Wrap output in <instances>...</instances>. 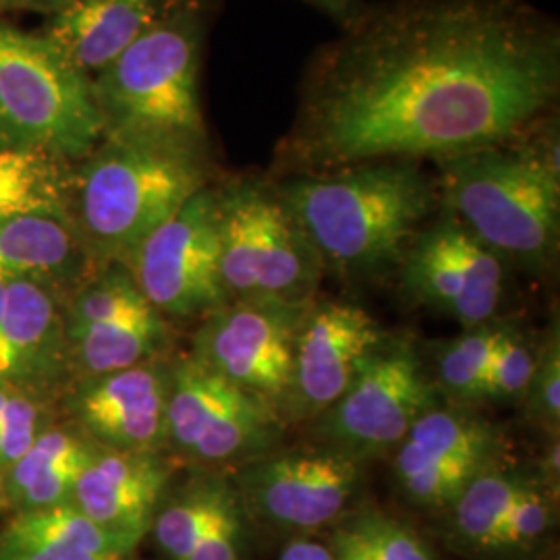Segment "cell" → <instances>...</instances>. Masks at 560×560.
<instances>
[{
    "label": "cell",
    "instance_id": "1",
    "mask_svg": "<svg viewBox=\"0 0 560 560\" xmlns=\"http://www.w3.org/2000/svg\"><path fill=\"white\" fill-rule=\"evenodd\" d=\"M559 85V34L517 0H397L322 52L287 152L326 171L444 161L515 138Z\"/></svg>",
    "mask_w": 560,
    "mask_h": 560
},
{
    "label": "cell",
    "instance_id": "2",
    "mask_svg": "<svg viewBox=\"0 0 560 560\" xmlns=\"http://www.w3.org/2000/svg\"><path fill=\"white\" fill-rule=\"evenodd\" d=\"M277 194L322 268L345 279H370L399 266L439 198L411 161L301 175L284 180Z\"/></svg>",
    "mask_w": 560,
    "mask_h": 560
},
{
    "label": "cell",
    "instance_id": "3",
    "mask_svg": "<svg viewBox=\"0 0 560 560\" xmlns=\"http://www.w3.org/2000/svg\"><path fill=\"white\" fill-rule=\"evenodd\" d=\"M206 179L203 143L104 136L69 180L67 214L94 266L125 264Z\"/></svg>",
    "mask_w": 560,
    "mask_h": 560
},
{
    "label": "cell",
    "instance_id": "4",
    "mask_svg": "<svg viewBox=\"0 0 560 560\" xmlns=\"http://www.w3.org/2000/svg\"><path fill=\"white\" fill-rule=\"evenodd\" d=\"M441 162L446 212L502 261L532 275L550 270L559 254L560 183L552 162L501 145Z\"/></svg>",
    "mask_w": 560,
    "mask_h": 560
},
{
    "label": "cell",
    "instance_id": "5",
    "mask_svg": "<svg viewBox=\"0 0 560 560\" xmlns=\"http://www.w3.org/2000/svg\"><path fill=\"white\" fill-rule=\"evenodd\" d=\"M198 71V21H156L92 81L104 136L203 143Z\"/></svg>",
    "mask_w": 560,
    "mask_h": 560
},
{
    "label": "cell",
    "instance_id": "6",
    "mask_svg": "<svg viewBox=\"0 0 560 560\" xmlns=\"http://www.w3.org/2000/svg\"><path fill=\"white\" fill-rule=\"evenodd\" d=\"M102 138L92 81L44 36L0 23V148L83 161Z\"/></svg>",
    "mask_w": 560,
    "mask_h": 560
},
{
    "label": "cell",
    "instance_id": "7",
    "mask_svg": "<svg viewBox=\"0 0 560 560\" xmlns=\"http://www.w3.org/2000/svg\"><path fill=\"white\" fill-rule=\"evenodd\" d=\"M217 201L229 301L312 305L324 268L279 194L258 179H235L217 189Z\"/></svg>",
    "mask_w": 560,
    "mask_h": 560
},
{
    "label": "cell",
    "instance_id": "8",
    "mask_svg": "<svg viewBox=\"0 0 560 560\" xmlns=\"http://www.w3.org/2000/svg\"><path fill=\"white\" fill-rule=\"evenodd\" d=\"M439 397L416 345L386 335L345 395L312 421V432L318 446L365 465L395 451Z\"/></svg>",
    "mask_w": 560,
    "mask_h": 560
},
{
    "label": "cell",
    "instance_id": "9",
    "mask_svg": "<svg viewBox=\"0 0 560 560\" xmlns=\"http://www.w3.org/2000/svg\"><path fill=\"white\" fill-rule=\"evenodd\" d=\"M282 428L270 405L196 358L173 361L164 451L177 459L208 471L241 467L275 451Z\"/></svg>",
    "mask_w": 560,
    "mask_h": 560
},
{
    "label": "cell",
    "instance_id": "10",
    "mask_svg": "<svg viewBox=\"0 0 560 560\" xmlns=\"http://www.w3.org/2000/svg\"><path fill=\"white\" fill-rule=\"evenodd\" d=\"M125 266L162 316L203 320L226 305L217 189L198 191L141 243Z\"/></svg>",
    "mask_w": 560,
    "mask_h": 560
},
{
    "label": "cell",
    "instance_id": "11",
    "mask_svg": "<svg viewBox=\"0 0 560 560\" xmlns=\"http://www.w3.org/2000/svg\"><path fill=\"white\" fill-rule=\"evenodd\" d=\"M501 425L469 405H436L411 425L395 448L393 476L416 509L446 513L463 490L504 460Z\"/></svg>",
    "mask_w": 560,
    "mask_h": 560
},
{
    "label": "cell",
    "instance_id": "12",
    "mask_svg": "<svg viewBox=\"0 0 560 560\" xmlns=\"http://www.w3.org/2000/svg\"><path fill=\"white\" fill-rule=\"evenodd\" d=\"M361 474L363 463L324 446L270 451L241 465L235 486L245 515L305 534L347 515Z\"/></svg>",
    "mask_w": 560,
    "mask_h": 560
},
{
    "label": "cell",
    "instance_id": "13",
    "mask_svg": "<svg viewBox=\"0 0 560 560\" xmlns=\"http://www.w3.org/2000/svg\"><path fill=\"white\" fill-rule=\"evenodd\" d=\"M307 307L229 301L201 320L189 355L270 405L282 420L295 337Z\"/></svg>",
    "mask_w": 560,
    "mask_h": 560
},
{
    "label": "cell",
    "instance_id": "14",
    "mask_svg": "<svg viewBox=\"0 0 560 560\" xmlns=\"http://www.w3.org/2000/svg\"><path fill=\"white\" fill-rule=\"evenodd\" d=\"M405 293L432 312L474 328L497 320L504 298V261L453 214L420 231L400 260Z\"/></svg>",
    "mask_w": 560,
    "mask_h": 560
},
{
    "label": "cell",
    "instance_id": "15",
    "mask_svg": "<svg viewBox=\"0 0 560 560\" xmlns=\"http://www.w3.org/2000/svg\"><path fill=\"white\" fill-rule=\"evenodd\" d=\"M384 337L381 324L360 305L314 301L295 337L284 423L314 421L328 411Z\"/></svg>",
    "mask_w": 560,
    "mask_h": 560
},
{
    "label": "cell",
    "instance_id": "16",
    "mask_svg": "<svg viewBox=\"0 0 560 560\" xmlns=\"http://www.w3.org/2000/svg\"><path fill=\"white\" fill-rule=\"evenodd\" d=\"M173 361H143L133 368L75 382L67 397L71 423L104 448L162 453Z\"/></svg>",
    "mask_w": 560,
    "mask_h": 560
},
{
    "label": "cell",
    "instance_id": "17",
    "mask_svg": "<svg viewBox=\"0 0 560 560\" xmlns=\"http://www.w3.org/2000/svg\"><path fill=\"white\" fill-rule=\"evenodd\" d=\"M173 469L162 453L98 446L78 480L73 504L106 532L138 546L150 534Z\"/></svg>",
    "mask_w": 560,
    "mask_h": 560
},
{
    "label": "cell",
    "instance_id": "18",
    "mask_svg": "<svg viewBox=\"0 0 560 560\" xmlns=\"http://www.w3.org/2000/svg\"><path fill=\"white\" fill-rule=\"evenodd\" d=\"M0 328L18 386L46 397L69 378L65 301L59 300V289L34 280L9 282Z\"/></svg>",
    "mask_w": 560,
    "mask_h": 560
},
{
    "label": "cell",
    "instance_id": "19",
    "mask_svg": "<svg viewBox=\"0 0 560 560\" xmlns=\"http://www.w3.org/2000/svg\"><path fill=\"white\" fill-rule=\"evenodd\" d=\"M152 0H67L44 36L81 75H101L156 23Z\"/></svg>",
    "mask_w": 560,
    "mask_h": 560
},
{
    "label": "cell",
    "instance_id": "20",
    "mask_svg": "<svg viewBox=\"0 0 560 560\" xmlns=\"http://www.w3.org/2000/svg\"><path fill=\"white\" fill-rule=\"evenodd\" d=\"M94 266L67 214L32 212L0 219V282L80 284Z\"/></svg>",
    "mask_w": 560,
    "mask_h": 560
},
{
    "label": "cell",
    "instance_id": "21",
    "mask_svg": "<svg viewBox=\"0 0 560 560\" xmlns=\"http://www.w3.org/2000/svg\"><path fill=\"white\" fill-rule=\"evenodd\" d=\"M133 550L73 502L20 511L0 532V560H106Z\"/></svg>",
    "mask_w": 560,
    "mask_h": 560
},
{
    "label": "cell",
    "instance_id": "22",
    "mask_svg": "<svg viewBox=\"0 0 560 560\" xmlns=\"http://www.w3.org/2000/svg\"><path fill=\"white\" fill-rule=\"evenodd\" d=\"M96 448L98 444L73 423H50L7 469L2 478L7 506L20 513L73 502L78 480Z\"/></svg>",
    "mask_w": 560,
    "mask_h": 560
},
{
    "label": "cell",
    "instance_id": "23",
    "mask_svg": "<svg viewBox=\"0 0 560 560\" xmlns=\"http://www.w3.org/2000/svg\"><path fill=\"white\" fill-rule=\"evenodd\" d=\"M166 340L168 328L156 307L67 330L69 378L88 381L161 358Z\"/></svg>",
    "mask_w": 560,
    "mask_h": 560
},
{
    "label": "cell",
    "instance_id": "24",
    "mask_svg": "<svg viewBox=\"0 0 560 560\" xmlns=\"http://www.w3.org/2000/svg\"><path fill=\"white\" fill-rule=\"evenodd\" d=\"M240 501L235 481L201 469L177 490L164 494L150 532L171 560H185L224 509Z\"/></svg>",
    "mask_w": 560,
    "mask_h": 560
},
{
    "label": "cell",
    "instance_id": "25",
    "mask_svg": "<svg viewBox=\"0 0 560 560\" xmlns=\"http://www.w3.org/2000/svg\"><path fill=\"white\" fill-rule=\"evenodd\" d=\"M538 476L536 467L501 460L471 481L446 511L451 513V534L460 548L488 555L511 504Z\"/></svg>",
    "mask_w": 560,
    "mask_h": 560
},
{
    "label": "cell",
    "instance_id": "26",
    "mask_svg": "<svg viewBox=\"0 0 560 560\" xmlns=\"http://www.w3.org/2000/svg\"><path fill=\"white\" fill-rule=\"evenodd\" d=\"M328 548L335 560H434L418 529L381 509L342 515Z\"/></svg>",
    "mask_w": 560,
    "mask_h": 560
},
{
    "label": "cell",
    "instance_id": "27",
    "mask_svg": "<svg viewBox=\"0 0 560 560\" xmlns=\"http://www.w3.org/2000/svg\"><path fill=\"white\" fill-rule=\"evenodd\" d=\"M59 164L34 150L0 148V219L32 212L67 214L71 179L60 173Z\"/></svg>",
    "mask_w": 560,
    "mask_h": 560
},
{
    "label": "cell",
    "instance_id": "28",
    "mask_svg": "<svg viewBox=\"0 0 560 560\" xmlns=\"http://www.w3.org/2000/svg\"><path fill=\"white\" fill-rule=\"evenodd\" d=\"M511 326V322L490 320L442 342L434 361L439 395L457 405L481 400L490 363Z\"/></svg>",
    "mask_w": 560,
    "mask_h": 560
},
{
    "label": "cell",
    "instance_id": "29",
    "mask_svg": "<svg viewBox=\"0 0 560 560\" xmlns=\"http://www.w3.org/2000/svg\"><path fill=\"white\" fill-rule=\"evenodd\" d=\"M44 395L18 384H0V476L50 425Z\"/></svg>",
    "mask_w": 560,
    "mask_h": 560
},
{
    "label": "cell",
    "instance_id": "30",
    "mask_svg": "<svg viewBox=\"0 0 560 560\" xmlns=\"http://www.w3.org/2000/svg\"><path fill=\"white\" fill-rule=\"evenodd\" d=\"M555 499L557 492L540 476L525 486L502 521L490 552H525L534 548L555 523Z\"/></svg>",
    "mask_w": 560,
    "mask_h": 560
},
{
    "label": "cell",
    "instance_id": "31",
    "mask_svg": "<svg viewBox=\"0 0 560 560\" xmlns=\"http://www.w3.org/2000/svg\"><path fill=\"white\" fill-rule=\"evenodd\" d=\"M521 402L527 420L544 430L550 439H559L560 332L557 322L538 345V360Z\"/></svg>",
    "mask_w": 560,
    "mask_h": 560
},
{
    "label": "cell",
    "instance_id": "32",
    "mask_svg": "<svg viewBox=\"0 0 560 560\" xmlns=\"http://www.w3.org/2000/svg\"><path fill=\"white\" fill-rule=\"evenodd\" d=\"M536 360H538V345L513 324L492 358L481 400H499V402L520 400L521 402L532 378Z\"/></svg>",
    "mask_w": 560,
    "mask_h": 560
},
{
    "label": "cell",
    "instance_id": "33",
    "mask_svg": "<svg viewBox=\"0 0 560 560\" xmlns=\"http://www.w3.org/2000/svg\"><path fill=\"white\" fill-rule=\"evenodd\" d=\"M243 517L241 499L224 509L219 520L201 536L196 548L185 560H240L243 546Z\"/></svg>",
    "mask_w": 560,
    "mask_h": 560
},
{
    "label": "cell",
    "instance_id": "34",
    "mask_svg": "<svg viewBox=\"0 0 560 560\" xmlns=\"http://www.w3.org/2000/svg\"><path fill=\"white\" fill-rule=\"evenodd\" d=\"M279 560H335V557L328 544L310 538H295L282 548Z\"/></svg>",
    "mask_w": 560,
    "mask_h": 560
},
{
    "label": "cell",
    "instance_id": "35",
    "mask_svg": "<svg viewBox=\"0 0 560 560\" xmlns=\"http://www.w3.org/2000/svg\"><path fill=\"white\" fill-rule=\"evenodd\" d=\"M318 2H320L322 7H326L328 11H332V13H342L351 4V0H318Z\"/></svg>",
    "mask_w": 560,
    "mask_h": 560
},
{
    "label": "cell",
    "instance_id": "36",
    "mask_svg": "<svg viewBox=\"0 0 560 560\" xmlns=\"http://www.w3.org/2000/svg\"><path fill=\"white\" fill-rule=\"evenodd\" d=\"M4 303H7V282H0V320L4 314Z\"/></svg>",
    "mask_w": 560,
    "mask_h": 560
},
{
    "label": "cell",
    "instance_id": "37",
    "mask_svg": "<svg viewBox=\"0 0 560 560\" xmlns=\"http://www.w3.org/2000/svg\"><path fill=\"white\" fill-rule=\"evenodd\" d=\"M2 509H9L7 506V499H4V486H2V476H0V511Z\"/></svg>",
    "mask_w": 560,
    "mask_h": 560
},
{
    "label": "cell",
    "instance_id": "38",
    "mask_svg": "<svg viewBox=\"0 0 560 560\" xmlns=\"http://www.w3.org/2000/svg\"><path fill=\"white\" fill-rule=\"evenodd\" d=\"M36 2H46V4H55V7H60V4H65L67 0H36Z\"/></svg>",
    "mask_w": 560,
    "mask_h": 560
},
{
    "label": "cell",
    "instance_id": "39",
    "mask_svg": "<svg viewBox=\"0 0 560 560\" xmlns=\"http://www.w3.org/2000/svg\"><path fill=\"white\" fill-rule=\"evenodd\" d=\"M106 560H136L131 555H119V557H110V559Z\"/></svg>",
    "mask_w": 560,
    "mask_h": 560
},
{
    "label": "cell",
    "instance_id": "40",
    "mask_svg": "<svg viewBox=\"0 0 560 560\" xmlns=\"http://www.w3.org/2000/svg\"><path fill=\"white\" fill-rule=\"evenodd\" d=\"M7 2H9V0H0V9H2V7H7Z\"/></svg>",
    "mask_w": 560,
    "mask_h": 560
},
{
    "label": "cell",
    "instance_id": "41",
    "mask_svg": "<svg viewBox=\"0 0 560 560\" xmlns=\"http://www.w3.org/2000/svg\"><path fill=\"white\" fill-rule=\"evenodd\" d=\"M548 560H559V557H555V559H548Z\"/></svg>",
    "mask_w": 560,
    "mask_h": 560
}]
</instances>
